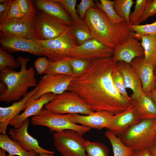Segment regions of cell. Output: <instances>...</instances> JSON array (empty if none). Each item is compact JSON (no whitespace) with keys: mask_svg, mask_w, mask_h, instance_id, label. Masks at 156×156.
<instances>
[{"mask_svg":"<svg viewBox=\"0 0 156 156\" xmlns=\"http://www.w3.org/2000/svg\"><path fill=\"white\" fill-rule=\"evenodd\" d=\"M117 66L118 62L112 57L90 61L81 73L74 77L67 90L77 94L94 112L120 114L133 104L131 99L120 94L114 85L112 73Z\"/></svg>","mask_w":156,"mask_h":156,"instance_id":"cell-1","label":"cell"},{"mask_svg":"<svg viewBox=\"0 0 156 156\" xmlns=\"http://www.w3.org/2000/svg\"><path fill=\"white\" fill-rule=\"evenodd\" d=\"M84 20L93 38L114 50L131 31L125 21L113 24L106 14L96 7L88 10Z\"/></svg>","mask_w":156,"mask_h":156,"instance_id":"cell-2","label":"cell"},{"mask_svg":"<svg viewBox=\"0 0 156 156\" xmlns=\"http://www.w3.org/2000/svg\"><path fill=\"white\" fill-rule=\"evenodd\" d=\"M16 59L21 65L20 71H16L8 67L0 70L1 81L7 87L6 91L0 95L1 101L10 103L20 100L27 94L29 87H35L37 84L35 69L32 67L28 69L26 68L30 59L19 55Z\"/></svg>","mask_w":156,"mask_h":156,"instance_id":"cell-3","label":"cell"},{"mask_svg":"<svg viewBox=\"0 0 156 156\" xmlns=\"http://www.w3.org/2000/svg\"><path fill=\"white\" fill-rule=\"evenodd\" d=\"M156 119L142 120L119 137L122 142L133 151L150 149L156 138Z\"/></svg>","mask_w":156,"mask_h":156,"instance_id":"cell-4","label":"cell"},{"mask_svg":"<svg viewBox=\"0 0 156 156\" xmlns=\"http://www.w3.org/2000/svg\"><path fill=\"white\" fill-rule=\"evenodd\" d=\"M44 106L46 109L59 114H80L87 115L94 112L77 94L68 90L56 95Z\"/></svg>","mask_w":156,"mask_h":156,"instance_id":"cell-5","label":"cell"},{"mask_svg":"<svg viewBox=\"0 0 156 156\" xmlns=\"http://www.w3.org/2000/svg\"><path fill=\"white\" fill-rule=\"evenodd\" d=\"M70 114H59L42 109L31 118V123L34 126L48 127L51 132H59L70 129L75 130L83 135L90 131L89 127L75 124L70 119Z\"/></svg>","mask_w":156,"mask_h":156,"instance_id":"cell-6","label":"cell"},{"mask_svg":"<svg viewBox=\"0 0 156 156\" xmlns=\"http://www.w3.org/2000/svg\"><path fill=\"white\" fill-rule=\"evenodd\" d=\"M45 49L44 55L50 60L55 61L66 59L77 45L70 27L61 34L54 39L36 41Z\"/></svg>","mask_w":156,"mask_h":156,"instance_id":"cell-7","label":"cell"},{"mask_svg":"<svg viewBox=\"0 0 156 156\" xmlns=\"http://www.w3.org/2000/svg\"><path fill=\"white\" fill-rule=\"evenodd\" d=\"M54 144L61 156H86L83 146L86 141L76 131L70 129L55 132Z\"/></svg>","mask_w":156,"mask_h":156,"instance_id":"cell-8","label":"cell"},{"mask_svg":"<svg viewBox=\"0 0 156 156\" xmlns=\"http://www.w3.org/2000/svg\"><path fill=\"white\" fill-rule=\"evenodd\" d=\"M69 26L62 20L44 12L37 15L34 22L36 34L39 40H41L57 38Z\"/></svg>","mask_w":156,"mask_h":156,"instance_id":"cell-9","label":"cell"},{"mask_svg":"<svg viewBox=\"0 0 156 156\" xmlns=\"http://www.w3.org/2000/svg\"><path fill=\"white\" fill-rule=\"evenodd\" d=\"M74 77L65 75H45L41 78L35 87L36 90L31 97V101L37 100L47 93L56 95L67 90Z\"/></svg>","mask_w":156,"mask_h":156,"instance_id":"cell-10","label":"cell"},{"mask_svg":"<svg viewBox=\"0 0 156 156\" xmlns=\"http://www.w3.org/2000/svg\"><path fill=\"white\" fill-rule=\"evenodd\" d=\"M114 50L99 41L92 38L82 44L77 45L70 54V57L89 61L112 57Z\"/></svg>","mask_w":156,"mask_h":156,"instance_id":"cell-11","label":"cell"},{"mask_svg":"<svg viewBox=\"0 0 156 156\" xmlns=\"http://www.w3.org/2000/svg\"><path fill=\"white\" fill-rule=\"evenodd\" d=\"M1 48L10 53L17 51L28 52L33 55H44L45 49L36 41L4 34L0 31Z\"/></svg>","mask_w":156,"mask_h":156,"instance_id":"cell-12","label":"cell"},{"mask_svg":"<svg viewBox=\"0 0 156 156\" xmlns=\"http://www.w3.org/2000/svg\"><path fill=\"white\" fill-rule=\"evenodd\" d=\"M141 121L137 110L132 104L125 111L113 115L105 128L116 136L119 137L131 127Z\"/></svg>","mask_w":156,"mask_h":156,"instance_id":"cell-13","label":"cell"},{"mask_svg":"<svg viewBox=\"0 0 156 156\" xmlns=\"http://www.w3.org/2000/svg\"><path fill=\"white\" fill-rule=\"evenodd\" d=\"M0 31L28 40L36 41L39 40L35 32L34 23L24 17L0 23Z\"/></svg>","mask_w":156,"mask_h":156,"instance_id":"cell-14","label":"cell"},{"mask_svg":"<svg viewBox=\"0 0 156 156\" xmlns=\"http://www.w3.org/2000/svg\"><path fill=\"white\" fill-rule=\"evenodd\" d=\"M131 31L127 39L114 50L112 58L115 62L129 63L136 57H144V50L141 43L134 37Z\"/></svg>","mask_w":156,"mask_h":156,"instance_id":"cell-15","label":"cell"},{"mask_svg":"<svg viewBox=\"0 0 156 156\" xmlns=\"http://www.w3.org/2000/svg\"><path fill=\"white\" fill-rule=\"evenodd\" d=\"M29 123V118L26 119L18 128L9 129L10 138L19 142L23 148L27 151H34L37 154L47 153L54 154L53 151L46 150L40 147L38 140L28 133L27 129Z\"/></svg>","mask_w":156,"mask_h":156,"instance_id":"cell-16","label":"cell"},{"mask_svg":"<svg viewBox=\"0 0 156 156\" xmlns=\"http://www.w3.org/2000/svg\"><path fill=\"white\" fill-rule=\"evenodd\" d=\"M35 88L28 92L19 101L13 103L7 107H0V133H6L7 127L10 121L19 115L20 112L25 108L32 102L30 97L36 92Z\"/></svg>","mask_w":156,"mask_h":156,"instance_id":"cell-17","label":"cell"},{"mask_svg":"<svg viewBox=\"0 0 156 156\" xmlns=\"http://www.w3.org/2000/svg\"><path fill=\"white\" fill-rule=\"evenodd\" d=\"M129 64L141 81L143 92L148 94L154 88L155 68L145 62L144 57H136Z\"/></svg>","mask_w":156,"mask_h":156,"instance_id":"cell-18","label":"cell"},{"mask_svg":"<svg viewBox=\"0 0 156 156\" xmlns=\"http://www.w3.org/2000/svg\"><path fill=\"white\" fill-rule=\"evenodd\" d=\"M70 119L73 123L101 130L105 128L113 114L107 112H94L87 115L70 114Z\"/></svg>","mask_w":156,"mask_h":156,"instance_id":"cell-19","label":"cell"},{"mask_svg":"<svg viewBox=\"0 0 156 156\" xmlns=\"http://www.w3.org/2000/svg\"><path fill=\"white\" fill-rule=\"evenodd\" d=\"M56 95L52 93L45 94L38 99L32 101L25 108L24 112L11 120L9 125L16 128L20 127L24 121L31 116L38 114L44 106L52 100Z\"/></svg>","mask_w":156,"mask_h":156,"instance_id":"cell-20","label":"cell"},{"mask_svg":"<svg viewBox=\"0 0 156 156\" xmlns=\"http://www.w3.org/2000/svg\"><path fill=\"white\" fill-rule=\"evenodd\" d=\"M118 68L123 77L125 88L131 89L133 92L130 96L131 99H137L143 92L142 83L139 78L129 63L118 62Z\"/></svg>","mask_w":156,"mask_h":156,"instance_id":"cell-21","label":"cell"},{"mask_svg":"<svg viewBox=\"0 0 156 156\" xmlns=\"http://www.w3.org/2000/svg\"><path fill=\"white\" fill-rule=\"evenodd\" d=\"M131 100L141 120L156 119V104L148 94L142 92L138 99Z\"/></svg>","mask_w":156,"mask_h":156,"instance_id":"cell-22","label":"cell"},{"mask_svg":"<svg viewBox=\"0 0 156 156\" xmlns=\"http://www.w3.org/2000/svg\"><path fill=\"white\" fill-rule=\"evenodd\" d=\"M35 2L39 9L62 20L70 26L73 20L57 0H36Z\"/></svg>","mask_w":156,"mask_h":156,"instance_id":"cell-23","label":"cell"},{"mask_svg":"<svg viewBox=\"0 0 156 156\" xmlns=\"http://www.w3.org/2000/svg\"><path fill=\"white\" fill-rule=\"evenodd\" d=\"M0 147L8 152V156H37L35 151L25 150L19 142L12 140L6 134L0 135Z\"/></svg>","mask_w":156,"mask_h":156,"instance_id":"cell-24","label":"cell"},{"mask_svg":"<svg viewBox=\"0 0 156 156\" xmlns=\"http://www.w3.org/2000/svg\"><path fill=\"white\" fill-rule=\"evenodd\" d=\"M69 27L78 45L94 38L84 20L72 21Z\"/></svg>","mask_w":156,"mask_h":156,"instance_id":"cell-25","label":"cell"},{"mask_svg":"<svg viewBox=\"0 0 156 156\" xmlns=\"http://www.w3.org/2000/svg\"><path fill=\"white\" fill-rule=\"evenodd\" d=\"M141 39V43L144 50V61L155 68L156 67V35L142 36L140 38Z\"/></svg>","mask_w":156,"mask_h":156,"instance_id":"cell-26","label":"cell"},{"mask_svg":"<svg viewBox=\"0 0 156 156\" xmlns=\"http://www.w3.org/2000/svg\"><path fill=\"white\" fill-rule=\"evenodd\" d=\"M105 135L109 141L112 146L114 156H130L133 151L125 145L120 138L109 130L106 131Z\"/></svg>","mask_w":156,"mask_h":156,"instance_id":"cell-27","label":"cell"},{"mask_svg":"<svg viewBox=\"0 0 156 156\" xmlns=\"http://www.w3.org/2000/svg\"><path fill=\"white\" fill-rule=\"evenodd\" d=\"M67 59L55 61L50 60L48 67L44 73L46 75H65L75 77Z\"/></svg>","mask_w":156,"mask_h":156,"instance_id":"cell-28","label":"cell"},{"mask_svg":"<svg viewBox=\"0 0 156 156\" xmlns=\"http://www.w3.org/2000/svg\"><path fill=\"white\" fill-rule=\"evenodd\" d=\"M96 7L103 11L113 24H117L125 21L119 17L116 12L114 5L115 0H95Z\"/></svg>","mask_w":156,"mask_h":156,"instance_id":"cell-29","label":"cell"},{"mask_svg":"<svg viewBox=\"0 0 156 156\" xmlns=\"http://www.w3.org/2000/svg\"><path fill=\"white\" fill-rule=\"evenodd\" d=\"M83 146L86 156H109L108 148L101 142L86 141Z\"/></svg>","mask_w":156,"mask_h":156,"instance_id":"cell-30","label":"cell"},{"mask_svg":"<svg viewBox=\"0 0 156 156\" xmlns=\"http://www.w3.org/2000/svg\"><path fill=\"white\" fill-rule=\"evenodd\" d=\"M114 10L117 14L123 18L128 25L131 24L129 16L131 8L134 3L132 0H115Z\"/></svg>","mask_w":156,"mask_h":156,"instance_id":"cell-31","label":"cell"},{"mask_svg":"<svg viewBox=\"0 0 156 156\" xmlns=\"http://www.w3.org/2000/svg\"><path fill=\"white\" fill-rule=\"evenodd\" d=\"M131 29L134 32L133 36L135 38L140 40L141 37L145 35H156V21L150 24L128 25Z\"/></svg>","mask_w":156,"mask_h":156,"instance_id":"cell-32","label":"cell"},{"mask_svg":"<svg viewBox=\"0 0 156 156\" xmlns=\"http://www.w3.org/2000/svg\"><path fill=\"white\" fill-rule=\"evenodd\" d=\"M148 0H136L134 9L129 16L130 25H140V21L144 12Z\"/></svg>","mask_w":156,"mask_h":156,"instance_id":"cell-33","label":"cell"},{"mask_svg":"<svg viewBox=\"0 0 156 156\" xmlns=\"http://www.w3.org/2000/svg\"><path fill=\"white\" fill-rule=\"evenodd\" d=\"M17 1L24 17L34 23L37 15L33 1L31 0Z\"/></svg>","mask_w":156,"mask_h":156,"instance_id":"cell-34","label":"cell"},{"mask_svg":"<svg viewBox=\"0 0 156 156\" xmlns=\"http://www.w3.org/2000/svg\"><path fill=\"white\" fill-rule=\"evenodd\" d=\"M112 77L114 85L118 92L126 98L131 99L126 90L123 77L118 66L113 71Z\"/></svg>","mask_w":156,"mask_h":156,"instance_id":"cell-35","label":"cell"},{"mask_svg":"<svg viewBox=\"0 0 156 156\" xmlns=\"http://www.w3.org/2000/svg\"><path fill=\"white\" fill-rule=\"evenodd\" d=\"M20 66V64L13 56L5 50L0 48V70L6 67L16 69Z\"/></svg>","mask_w":156,"mask_h":156,"instance_id":"cell-36","label":"cell"},{"mask_svg":"<svg viewBox=\"0 0 156 156\" xmlns=\"http://www.w3.org/2000/svg\"><path fill=\"white\" fill-rule=\"evenodd\" d=\"M67 59L75 76L81 73L91 61L71 57Z\"/></svg>","mask_w":156,"mask_h":156,"instance_id":"cell-37","label":"cell"},{"mask_svg":"<svg viewBox=\"0 0 156 156\" xmlns=\"http://www.w3.org/2000/svg\"><path fill=\"white\" fill-rule=\"evenodd\" d=\"M57 1L61 3L65 11L70 16L73 21L80 19L76 8L77 0H57Z\"/></svg>","mask_w":156,"mask_h":156,"instance_id":"cell-38","label":"cell"},{"mask_svg":"<svg viewBox=\"0 0 156 156\" xmlns=\"http://www.w3.org/2000/svg\"><path fill=\"white\" fill-rule=\"evenodd\" d=\"M24 17L17 0H12L5 21L21 19Z\"/></svg>","mask_w":156,"mask_h":156,"instance_id":"cell-39","label":"cell"},{"mask_svg":"<svg viewBox=\"0 0 156 156\" xmlns=\"http://www.w3.org/2000/svg\"><path fill=\"white\" fill-rule=\"evenodd\" d=\"M96 7L95 2L93 0H82L77 6L76 10L80 18L84 20L88 10L90 8Z\"/></svg>","mask_w":156,"mask_h":156,"instance_id":"cell-40","label":"cell"},{"mask_svg":"<svg viewBox=\"0 0 156 156\" xmlns=\"http://www.w3.org/2000/svg\"><path fill=\"white\" fill-rule=\"evenodd\" d=\"M156 14V0H148L143 14L140 21V25L149 17Z\"/></svg>","mask_w":156,"mask_h":156,"instance_id":"cell-41","label":"cell"},{"mask_svg":"<svg viewBox=\"0 0 156 156\" xmlns=\"http://www.w3.org/2000/svg\"><path fill=\"white\" fill-rule=\"evenodd\" d=\"M50 60L46 57H40L38 58L34 63V66L38 74H42L44 73L49 66Z\"/></svg>","mask_w":156,"mask_h":156,"instance_id":"cell-42","label":"cell"},{"mask_svg":"<svg viewBox=\"0 0 156 156\" xmlns=\"http://www.w3.org/2000/svg\"><path fill=\"white\" fill-rule=\"evenodd\" d=\"M12 1V0H0V23L5 21Z\"/></svg>","mask_w":156,"mask_h":156,"instance_id":"cell-43","label":"cell"},{"mask_svg":"<svg viewBox=\"0 0 156 156\" xmlns=\"http://www.w3.org/2000/svg\"><path fill=\"white\" fill-rule=\"evenodd\" d=\"M130 156H151L149 149L133 151Z\"/></svg>","mask_w":156,"mask_h":156,"instance_id":"cell-44","label":"cell"},{"mask_svg":"<svg viewBox=\"0 0 156 156\" xmlns=\"http://www.w3.org/2000/svg\"><path fill=\"white\" fill-rule=\"evenodd\" d=\"M7 87L6 84L3 81H1L0 83V94L5 93L7 90Z\"/></svg>","mask_w":156,"mask_h":156,"instance_id":"cell-45","label":"cell"},{"mask_svg":"<svg viewBox=\"0 0 156 156\" xmlns=\"http://www.w3.org/2000/svg\"><path fill=\"white\" fill-rule=\"evenodd\" d=\"M148 94L156 104V90L153 89Z\"/></svg>","mask_w":156,"mask_h":156,"instance_id":"cell-46","label":"cell"},{"mask_svg":"<svg viewBox=\"0 0 156 156\" xmlns=\"http://www.w3.org/2000/svg\"><path fill=\"white\" fill-rule=\"evenodd\" d=\"M151 156H156V144L154 145L149 149Z\"/></svg>","mask_w":156,"mask_h":156,"instance_id":"cell-47","label":"cell"},{"mask_svg":"<svg viewBox=\"0 0 156 156\" xmlns=\"http://www.w3.org/2000/svg\"><path fill=\"white\" fill-rule=\"evenodd\" d=\"M6 151L0 148V156H8L6 154Z\"/></svg>","mask_w":156,"mask_h":156,"instance_id":"cell-48","label":"cell"},{"mask_svg":"<svg viewBox=\"0 0 156 156\" xmlns=\"http://www.w3.org/2000/svg\"><path fill=\"white\" fill-rule=\"evenodd\" d=\"M38 156H55L54 154L47 153H42L39 154Z\"/></svg>","mask_w":156,"mask_h":156,"instance_id":"cell-49","label":"cell"},{"mask_svg":"<svg viewBox=\"0 0 156 156\" xmlns=\"http://www.w3.org/2000/svg\"><path fill=\"white\" fill-rule=\"evenodd\" d=\"M154 75L155 77V79L156 78V67L154 69Z\"/></svg>","mask_w":156,"mask_h":156,"instance_id":"cell-50","label":"cell"},{"mask_svg":"<svg viewBox=\"0 0 156 156\" xmlns=\"http://www.w3.org/2000/svg\"><path fill=\"white\" fill-rule=\"evenodd\" d=\"M154 89L156 90V78L155 79V84Z\"/></svg>","mask_w":156,"mask_h":156,"instance_id":"cell-51","label":"cell"},{"mask_svg":"<svg viewBox=\"0 0 156 156\" xmlns=\"http://www.w3.org/2000/svg\"><path fill=\"white\" fill-rule=\"evenodd\" d=\"M155 130L156 131V123L155 125Z\"/></svg>","mask_w":156,"mask_h":156,"instance_id":"cell-52","label":"cell"},{"mask_svg":"<svg viewBox=\"0 0 156 156\" xmlns=\"http://www.w3.org/2000/svg\"><path fill=\"white\" fill-rule=\"evenodd\" d=\"M155 144H156V139H155Z\"/></svg>","mask_w":156,"mask_h":156,"instance_id":"cell-53","label":"cell"}]
</instances>
